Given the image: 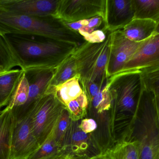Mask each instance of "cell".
<instances>
[{
	"label": "cell",
	"instance_id": "ba28073f",
	"mask_svg": "<svg viewBox=\"0 0 159 159\" xmlns=\"http://www.w3.org/2000/svg\"><path fill=\"white\" fill-rule=\"evenodd\" d=\"M55 70L29 69L24 71L30 85L28 101L24 105L11 109L15 121H18L30 113L36 102L45 93L53 78Z\"/></svg>",
	"mask_w": 159,
	"mask_h": 159
},
{
	"label": "cell",
	"instance_id": "1f68e13d",
	"mask_svg": "<svg viewBox=\"0 0 159 159\" xmlns=\"http://www.w3.org/2000/svg\"><path fill=\"white\" fill-rule=\"evenodd\" d=\"M69 159H89V158L87 157H71L70 156Z\"/></svg>",
	"mask_w": 159,
	"mask_h": 159
},
{
	"label": "cell",
	"instance_id": "f546056e",
	"mask_svg": "<svg viewBox=\"0 0 159 159\" xmlns=\"http://www.w3.org/2000/svg\"><path fill=\"white\" fill-rule=\"evenodd\" d=\"M89 159H110L108 156H107V153L105 152L103 153H101L97 156L95 157H93L90 158Z\"/></svg>",
	"mask_w": 159,
	"mask_h": 159
},
{
	"label": "cell",
	"instance_id": "e575fe53",
	"mask_svg": "<svg viewBox=\"0 0 159 159\" xmlns=\"http://www.w3.org/2000/svg\"><path fill=\"white\" fill-rule=\"evenodd\" d=\"M3 74V73H1V72H0V75H1V74Z\"/></svg>",
	"mask_w": 159,
	"mask_h": 159
},
{
	"label": "cell",
	"instance_id": "83f0119b",
	"mask_svg": "<svg viewBox=\"0 0 159 159\" xmlns=\"http://www.w3.org/2000/svg\"><path fill=\"white\" fill-rule=\"evenodd\" d=\"M71 121L70 113L65 107L61 112L54 129L55 140L57 143L62 147L65 135Z\"/></svg>",
	"mask_w": 159,
	"mask_h": 159
},
{
	"label": "cell",
	"instance_id": "7c38bea8",
	"mask_svg": "<svg viewBox=\"0 0 159 159\" xmlns=\"http://www.w3.org/2000/svg\"><path fill=\"white\" fill-rule=\"evenodd\" d=\"M134 17L133 0H106L103 30L110 32L122 30Z\"/></svg>",
	"mask_w": 159,
	"mask_h": 159
},
{
	"label": "cell",
	"instance_id": "9a60e30c",
	"mask_svg": "<svg viewBox=\"0 0 159 159\" xmlns=\"http://www.w3.org/2000/svg\"><path fill=\"white\" fill-rule=\"evenodd\" d=\"M157 26V23L150 20L134 19L121 30L129 40L142 42L155 33Z\"/></svg>",
	"mask_w": 159,
	"mask_h": 159
},
{
	"label": "cell",
	"instance_id": "8fae6325",
	"mask_svg": "<svg viewBox=\"0 0 159 159\" xmlns=\"http://www.w3.org/2000/svg\"><path fill=\"white\" fill-rule=\"evenodd\" d=\"M60 2V0H0V8L30 16L57 17Z\"/></svg>",
	"mask_w": 159,
	"mask_h": 159
},
{
	"label": "cell",
	"instance_id": "4fadbf2b",
	"mask_svg": "<svg viewBox=\"0 0 159 159\" xmlns=\"http://www.w3.org/2000/svg\"><path fill=\"white\" fill-rule=\"evenodd\" d=\"M158 65L159 33L154 34L148 39L142 42L135 54L120 73L143 70Z\"/></svg>",
	"mask_w": 159,
	"mask_h": 159
},
{
	"label": "cell",
	"instance_id": "cb8c5ba5",
	"mask_svg": "<svg viewBox=\"0 0 159 159\" xmlns=\"http://www.w3.org/2000/svg\"><path fill=\"white\" fill-rule=\"evenodd\" d=\"M89 101L85 92H83L76 99L71 101L66 105L72 120H81L87 115Z\"/></svg>",
	"mask_w": 159,
	"mask_h": 159
},
{
	"label": "cell",
	"instance_id": "8992f818",
	"mask_svg": "<svg viewBox=\"0 0 159 159\" xmlns=\"http://www.w3.org/2000/svg\"><path fill=\"white\" fill-rule=\"evenodd\" d=\"M80 121L72 120L65 135L63 147L67 155L90 158L104 152L94 133L81 130Z\"/></svg>",
	"mask_w": 159,
	"mask_h": 159
},
{
	"label": "cell",
	"instance_id": "d4e9b609",
	"mask_svg": "<svg viewBox=\"0 0 159 159\" xmlns=\"http://www.w3.org/2000/svg\"><path fill=\"white\" fill-rule=\"evenodd\" d=\"M102 23L104 24L103 18L96 16L72 23H66V24L72 30L79 33L83 38L94 31L99 30L98 28Z\"/></svg>",
	"mask_w": 159,
	"mask_h": 159
},
{
	"label": "cell",
	"instance_id": "8d00e7d4",
	"mask_svg": "<svg viewBox=\"0 0 159 159\" xmlns=\"http://www.w3.org/2000/svg\"><path fill=\"white\" fill-rule=\"evenodd\" d=\"M1 111H0V112H1Z\"/></svg>",
	"mask_w": 159,
	"mask_h": 159
},
{
	"label": "cell",
	"instance_id": "44dd1931",
	"mask_svg": "<svg viewBox=\"0 0 159 159\" xmlns=\"http://www.w3.org/2000/svg\"><path fill=\"white\" fill-rule=\"evenodd\" d=\"M77 75V66L72 54L55 70L49 87H56Z\"/></svg>",
	"mask_w": 159,
	"mask_h": 159
},
{
	"label": "cell",
	"instance_id": "3957f363",
	"mask_svg": "<svg viewBox=\"0 0 159 159\" xmlns=\"http://www.w3.org/2000/svg\"><path fill=\"white\" fill-rule=\"evenodd\" d=\"M123 140L138 142L139 159H159V121L152 91L144 88L134 121Z\"/></svg>",
	"mask_w": 159,
	"mask_h": 159
},
{
	"label": "cell",
	"instance_id": "836d02e7",
	"mask_svg": "<svg viewBox=\"0 0 159 159\" xmlns=\"http://www.w3.org/2000/svg\"><path fill=\"white\" fill-rule=\"evenodd\" d=\"M70 157V156H68V157H66L64 158L61 159H69Z\"/></svg>",
	"mask_w": 159,
	"mask_h": 159
},
{
	"label": "cell",
	"instance_id": "5bb4252c",
	"mask_svg": "<svg viewBox=\"0 0 159 159\" xmlns=\"http://www.w3.org/2000/svg\"><path fill=\"white\" fill-rule=\"evenodd\" d=\"M14 120L8 106L0 112V159H11Z\"/></svg>",
	"mask_w": 159,
	"mask_h": 159
},
{
	"label": "cell",
	"instance_id": "2e32d148",
	"mask_svg": "<svg viewBox=\"0 0 159 159\" xmlns=\"http://www.w3.org/2000/svg\"><path fill=\"white\" fill-rule=\"evenodd\" d=\"M24 73L22 69H12L0 75V108L7 106Z\"/></svg>",
	"mask_w": 159,
	"mask_h": 159
},
{
	"label": "cell",
	"instance_id": "4dcf8cb0",
	"mask_svg": "<svg viewBox=\"0 0 159 159\" xmlns=\"http://www.w3.org/2000/svg\"><path fill=\"white\" fill-rule=\"evenodd\" d=\"M156 99V107H157V113L159 121V94L155 96Z\"/></svg>",
	"mask_w": 159,
	"mask_h": 159
},
{
	"label": "cell",
	"instance_id": "ac0fdd59",
	"mask_svg": "<svg viewBox=\"0 0 159 159\" xmlns=\"http://www.w3.org/2000/svg\"><path fill=\"white\" fill-rule=\"evenodd\" d=\"M105 152L110 159H139L138 143L136 141H119Z\"/></svg>",
	"mask_w": 159,
	"mask_h": 159
},
{
	"label": "cell",
	"instance_id": "9c48e42d",
	"mask_svg": "<svg viewBox=\"0 0 159 159\" xmlns=\"http://www.w3.org/2000/svg\"><path fill=\"white\" fill-rule=\"evenodd\" d=\"M106 0H60L57 17L66 23L96 16L104 19Z\"/></svg>",
	"mask_w": 159,
	"mask_h": 159
},
{
	"label": "cell",
	"instance_id": "277c9868",
	"mask_svg": "<svg viewBox=\"0 0 159 159\" xmlns=\"http://www.w3.org/2000/svg\"><path fill=\"white\" fill-rule=\"evenodd\" d=\"M111 32L107 31L103 42H85L73 53L76 62L80 83L83 89L90 83L102 88L108 82L107 67L110 52Z\"/></svg>",
	"mask_w": 159,
	"mask_h": 159
},
{
	"label": "cell",
	"instance_id": "5b68a950",
	"mask_svg": "<svg viewBox=\"0 0 159 159\" xmlns=\"http://www.w3.org/2000/svg\"><path fill=\"white\" fill-rule=\"evenodd\" d=\"M66 106L48 87L32 109L34 134L41 146L54 130L61 112Z\"/></svg>",
	"mask_w": 159,
	"mask_h": 159
},
{
	"label": "cell",
	"instance_id": "30bf717a",
	"mask_svg": "<svg viewBox=\"0 0 159 159\" xmlns=\"http://www.w3.org/2000/svg\"><path fill=\"white\" fill-rule=\"evenodd\" d=\"M39 147L33 132L31 112L20 121L14 120L11 159H27Z\"/></svg>",
	"mask_w": 159,
	"mask_h": 159
},
{
	"label": "cell",
	"instance_id": "6da1fadb",
	"mask_svg": "<svg viewBox=\"0 0 159 159\" xmlns=\"http://www.w3.org/2000/svg\"><path fill=\"white\" fill-rule=\"evenodd\" d=\"M20 69L55 70L79 46L41 35H4Z\"/></svg>",
	"mask_w": 159,
	"mask_h": 159
},
{
	"label": "cell",
	"instance_id": "484cf974",
	"mask_svg": "<svg viewBox=\"0 0 159 159\" xmlns=\"http://www.w3.org/2000/svg\"><path fill=\"white\" fill-rule=\"evenodd\" d=\"M18 66L3 35L0 34V72L4 73Z\"/></svg>",
	"mask_w": 159,
	"mask_h": 159
},
{
	"label": "cell",
	"instance_id": "7402d4cb",
	"mask_svg": "<svg viewBox=\"0 0 159 159\" xmlns=\"http://www.w3.org/2000/svg\"><path fill=\"white\" fill-rule=\"evenodd\" d=\"M112 99L107 84L89 102L88 111H93L97 115L109 113L112 107Z\"/></svg>",
	"mask_w": 159,
	"mask_h": 159
},
{
	"label": "cell",
	"instance_id": "4316f807",
	"mask_svg": "<svg viewBox=\"0 0 159 159\" xmlns=\"http://www.w3.org/2000/svg\"><path fill=\"white\" fill-rule=\"evenodd\" d=\"M145 89L159 94V65L140 70Z\"/></svg>",
	"mask_w": 159,
	"mask_h": 159
},
{
	"label": "cell",
	"instance_id": "d6a6232c",
	"mask_svg": "<svg viewBox=\"0 0 159 159\" xmlns=\"http://www.w3.org/2000/svg\"><path fill=\"white\" fill-rule=\"evenodd\" d=\"M158 33H159V22L157 24V28H156V30H155V33L154 34Z\"/></svg>",
	"mask_w": 159,
	"mask_h": 159
},
{
	"label": "cell",
	"instance_id": "ffe728a7",
	"mask_svg": "<svg viewBox=\"0 0 159 159\" xmlns=\"http://www.w3.org/2000/svg\"><path fill=\"white\" fill-rule=\"evenodd\" d=\"M134 19H143L159 22V0H133Z\"/></svg>",
	"mask_w": 159,
	"mask_h": 159
},
{
	"label": "cell",
	"instance_id": "e0dca14e",
	"mask_svg": "<svg viewBox=\"0 0 159 159\" xmlns=\"http://www.w3.org/2000/svg\"><path fill=\"white\" fill-rule=\"evenodd\" d=\"M68 156L63 147L56 142L53 130L44 143L27 159H61Z\"/></svg>",
	"mask_w": 159,
	"mask_h": 159
},
{
	"label": "cell",
	"instance_id": "d590c367",
	"mask_svg": "<svg viewBox=\"0 0 159 159\" xmlns=\"http://www.w3.org/2000/svg\"><path fill=\"white\" fill-rule=\"evenodd\" d=\"M1 108H0V111H1Z\"/></svg>",
	"mask_w": 159,
	"mask_h": 159
},
{
	"label": "cell",
	"instance_id": "7a4b0ae2",
	"mask_svg": "<svg viewBox=\"0 0 159 159\" xmlns=\"http://www.w3.org/2000/svg\"><path fill=\"white\" fill-rule=\"evenodd\" d=\"M107 86L112 99L109 134L112 142L116 143L125 139L135 119L144 88L141 71L118 74L108 79Z\"/></svg>",
	"mask_w": 159,
	"mask_h": 159
},
{
	"label": "cell",
	"instance_id": "603a6c76",
	"mask_svg": "<svg viewBox=\"0 0 159 159\" xmlns=\"http://www.w3.org/2000/svg\"><path fill=\"white\" fill-rule=\"evenodd\" d=\"M30 85L24 72L7 106L12 109L24 105L28 101Z\"/></svg>",
	"mask_w": 159,
	"mask_h": 159
},
{
	"label": "cell",
	"instance_id": "f1b7e54d",
	"mask_svg": "<svg viewBox=\"0 0 159 159\" xmlns=\"http://www.w3.org/2000/svg\"><path fill=\"white\" fill-rule=\"evenodd\" d=\"M81 130L86 133H93L98 128V123L93 118L82 119L80 120Z\"/></svg>",
	"mask_w": 159,
	"mask_h": 159
},
{
	"label": "cell",
	"instance_id": "d6986e66",
	"mask_svg": "<svg viewBox=\"0 0 159 159\" xmlns=\"http://www.w3.org/2000/svg\"><path fill=\"white\" fill-rule=\"evenodd\" d=\"M52 88L60 101L66 106L71 101L76 99L83 92L78 75L63 83Z\"/></svg>",
	"mask_w": 159,
	"mask_h": 159
},
{
	"label": "cell",
	"instance_id": "52a82bcc",
	"mask_svg": "<svg viewBox=\"0 0 159 159\" xmlns=\"http://www.w3.org/2000/svg\"><path fill=\"white\" fill-rule=\"evenodd\" d=\"M142 43L129 40L121 30L111 32L110 52L107 67L108 80L122 72Z\"/></svg>",
	"mask_w": 159,
	"mask_h": 159
}]
</instances>
